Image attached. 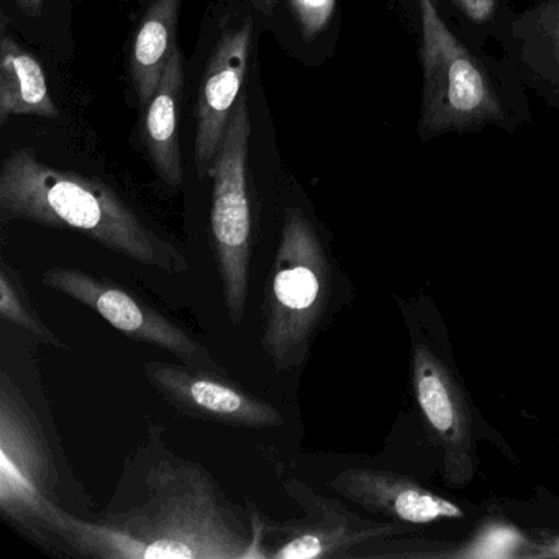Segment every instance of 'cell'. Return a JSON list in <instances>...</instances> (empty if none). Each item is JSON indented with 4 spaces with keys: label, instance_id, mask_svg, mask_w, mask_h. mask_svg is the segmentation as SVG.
<instances>
[{
    "label": "cell",
    "instance_id": "1",
    "mask_svg": "<svg viewBox=\"0 0 559 559\" xmlns=\"http://www.w3.org/2000/svg\"><path fill=\"white\" fill-rule=\"evenodd\" d=\"M146 466L127 469L122 496L96 520L58 509L50 535L71 555L97 559H245L250 530L198 464L156 440Z\"/></svg>",
    "mask_w": 559,
    "mask_h": 559
},
{
    "label": "cell",
    "instance_id": "8",
    "mask_svg": "<svg viewBox=\"0 0 559 559\" xmlns=\"http://www.w3.org/2000/svg\"><path fill=\"white\" fill-rule=\"evenodd\" d=\"M304 516L300 522L277 525L280 545L267 552V559L355 558L358 549L371 543L392 539L408 532L397 522H376L346 509L338 500L313 492L299 479L286 483Z\"/></svg>",
    "mask_w": 559,
    "mask_h": 559
},
{
    "label": "cell",
    "instance_id": "5",
    "mask_svg": "<svg viewBox=\"0 0 559 559\" xmlns=\"http://www.w3.org/2000/svg\"><path fill=\"white\" fill-rule=\"evenodd\" d=\"M421 24V132L443 135L503 120L492 81L438 14L433 0H417Z\"/></svg>",
    "mask_w": 559,
    "mask_h": 559
},
{
    "label": "cell",
    "instance_id": "13",
    "mask_svg": "<svg viewBox=\"0 0 559 559\" xmlns=\"http://www.w3.org/2000/svg\"><path fill=\"white\" fill-rule=\"evenodd\" d=\"M182 91H185V55L176 48L163 74L158 91L146 106L145 119H143V142L153 168L171 188H179L182 185L178 139Z\"/></svg>",
    "mask_w": 559,
    "mask_h": 559
},
{
    "label": "cell",
    "instance_id": "3",
    "mask_svg": "<svg viewBox=\"0 0 559 559\" xmlns=\"http://www.w3.org/2000/svg\"><path fill=\"white\" fill-rule=\"evenodd\" d=\"M411 335V381L415 401L441 456L444 484L464 489L479 471L480 417L454 361L447 326L425 294L401 300Z\"/></svg>",
    "mask_w": 559,
    "mask_h": 559
},
{
    "label": "cell",
    "instance_id": "2",
    "mask_svg": "<svg viewBox=\"0 0 559 559\" xmlns=\"http://www.w3.org/2000/svg\"><path fill=\"white\" fill-rule=\"evenodd\" d=\"M0 217L76 230L143 266L185 273L188 261L99 179L53 168L14 150L0 169Z\"/></svg>",
    "mask_w": 559,
    "mask_h": 559
},
{
    "label": "cell",
    "instance_id": "20",
    "mask_svg": "<svg viewBox=\"0 0 559 559\" xmlns=\"http://www.w3.org/2000/svg\"><path fill=\"white\" fill-rule=\"evenodd\" d=\"M451 4L474 24H486L493 17L497 0H450Z\"/></svg>",
    "mask_w": 559,
    "mask_h": 559
},
{
    "label": "cell",
    "instance_id": "10",
    "mask_svg": "<svg viewBox=\"0 0 559 559\" xmlns=\"http://www.w3.org/2000/svg\"><path fill=\"white\" fill-rule=\"evenodd\" d=\"M253 41V21L247 19L238 27L222 35L212 51L202 80L198 103V130L194 156L199 176L211 175L218 148L224 142L231 114L240 99L247 76Z\"/></svg>",
    "mask_w": 559,
    "mask_h": 559
},
{
    "label": "cell",
    "instance_id": "7",
    "mask_svg": "<svg viewBox=\"0 0 559 559\" xmlns=\"http://www.w3.org/2000/svg\"><path fill=\"white\" fill-rule=\"evenodd\" d=\"M55 464L37 421L8 378L0 388V510L2 516L44 542L60 509L53 500Z\"/></svg>",
    "mask_w": 559,
    "mask_h": 559
},
{
    "label": "cell",
    "instance_id": "17",
    "mask_svg": "<svg viewBox=\"0 0 559 559\" xmlns=\"http://www.w3.org/2000/svg\"><path fill=\"white\" fill-rule=\"evenodd\" d=\"M404 558H490L515 559L535 558V536L522 532L507 520L490 519L479 526L471 538L464 542L447 543L427 542L425 546H407V551L395 555Z\"/></svg>",
    "mask_w": 559,
    "mask_h": 559
},
{
    "label": "cell",
    "instance_id": "9",
    "mask_svg": "<svg viewBox=\"0 0 559 559\" xmlns=\"http://www.w3.org/2000/svg\"><path fill=\"white\" fill-rule=\"evenodd\" d=\"M44 284L99 313L114 329L136 342L150 343L173 353L192 368L217 369L209 348L179 329L158 310L150 309L126 290L94 274L74 267H50Z\"/></svg>",
    "mask_w": 559,
    "mask_h": 559
},
{
    "label": "cell",
    "instance_id": "12",
    "mask_svg": "<svg viewBox=\"0 0 559 559\" xmlns=\"http://www.w3.org/2000/svg\"><path fill=\"white\" fill-rule=\"evenodd\" d=\"M330 487L356 506L404 525H430L466 515L460 503L395 471L349 467L336 474Z\"/></svg>",
    "mask_w": 559,
    "mask_h": 559
},
{
    "label": "cell",
    "instance_id": "18",
    "mask_svg": "<svg viewBox=\"0 0 559 559\" xmlns=\"http://www.w3.org/2000/svg\"><path fill=\"white\" fill-rule=\"evenodd\" d=\"M0 316L8 322L27 330L40 342L64 346L57 335L41 322L40 317L34 312L31 302L15 280V274L9 270L8 263L2 264V271H0Z\"/></svg>",
    "mask_w": 559,
    "mask_h": 559
},
{
    "label": "cell",
    "instance_id": "6",
    "mask_svg": "<svg viewBox=\"0 0 559 559\" xmlns=\"http://www.w3.org/2000/svg\"><path fill=\"white\" fill-rule=\"evenodd\" d=\"M250 136L248 97L241 94L211 173L214 179L212 243L225 306L235 325L243 320L250 289L251 211L247 176Z\"/></svg>",
    "mask_w": 559,
    "mask_h": 559
},
{
    "label": "cell",
    "instance_id": "11",
    "mask_svg": "<svg viewBox=\"0 0 559 559\" xmlns=\"http://www.w3.org/2000/svg\"><path fill=\"white\" fill-rule=\"evenodd\" d=\"M145 374L169 404L192 417L250 428H276L284 424L283 415L273 405L222 381L211 371H198L189 365L150 362Z\"/></svg>",
    "mask_w": 559,
    "mask_h": 559
},
{
    "label": "cell",
    "instance_id": "21",
    "mask_svg": "<svg viewBox=\"0 0 559 559\" xmlns=\"http://www.w3.org/2000/svg\"><path fill=\"white\" fill-rule=\"evenodd\" d=\"M28 17H38L44 12L45 0H12Z\"/></svg>",
    "mask_w": 559,
    "mask_h": 559
},
{
    "label": "cell",
    "instance_id": "19",
    "mask_svg": "<svg viewBox=\"0 0 559 559\" xmlns=\"http://www.w3.org/2000/svg\"><path fill=\"white\" fill-rule=\"evenodd\" d=\"M289 5L304 37L313 38L329 27L336 0H289Z\"/></svg>",
    "mask_w": 559,
    "mask_h": 559
},
{
    "label": "cell",
    "instance_id": "4",
    "mask_svg": "<svg viewBox=\"0 0 559 559\" xmlns=\"http://www.w3.org/2000/svg\"><path fill=\"white\" fill-rule=\"evenodd\" d=\"M333 297V264L309 218L287 209L263 307V348L277 369L302 366Z\"/></svg>",
    "mask_w": 559,
    "mask_h": 559
},
{
    "label": "cell",
    "instance_id": "14",
    "mask_svg": "<svg viewBox=\"0 0 559 559\" xmlns=\"http://www.w3.org/2000/svg\"><path fill=\"white\" fill-rule=\"evenodd\" d=\"M179 5L181 0H150L140 21L130 53V76L143 109L158 91L166 67L178 48Z\"/></svg>",
    "mask_w": 559,
    "mask_h": 559
},
{
    "label": "cell",
    "instance_id": "16",
    "mask_svg": "<svg viewBox=\"0 0 559 559\" xmlns=\"http://www.w3.org/2000/svg\"><path fill=\"white\" fill-rule=\"evenodd\" d=\"M520 67L559 99V0H538L512 24Z\"/></svg>",
    "mask_w": 559,
    "mask_h": 559
},
{
    "label": "cell",
    "instance_id": "15",
    "mask_svg": "<svg viewBox=\"0 0 559 559\" xmlns=\"http://www.w3.org/2000/svg\"><path fill=\"white\" fill-rule=\"evenodd\" d=\"M14 116L58 119L57 104L48 91L40 61L22 50L14 38L0 41V123Z\"/></svg>",
    "mask_w": 559,
    "mask_h": 559
}]
</instances>
